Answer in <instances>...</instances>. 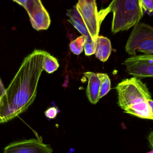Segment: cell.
I'll list each match as a JSON object with an SVG mask.
<instances>
[{
	"label": "cell",
	"mask_w": 153,
	"mask_h": 153,
	"mask_svg": "<svg viewBox=\"0 0 153 153\" xmlns=\"http://www.w3.org/2000/svg\"><path fill=\"white\" fill-rule=\"evenodd\" d=\"M46 52L36 49L22 61L15 76L0 96V124L26 111L34 102Z\"/></svg>",
	"instance_id": "1"
},
{
	"label": "cell",
	"mask_w": 153,
	"mask_h": 153,
	"mask_svg": "<svg viewBox=\"0 0 153 153\" xmlns=\"http://www.w3.org/2000/svg\"><path fill=\"white\" fill-rule=\"evenodd\" d=\"M118 104L124 112L144 119H153V101L146 84L133 77L122 80L116 87Z\"/></svg>",
	"instance_id": "2"
},
{
	"label": "cell",
	"mask_w": 153,
	"mask_h": 153,
	"mask_svg": "<svg viewBox=\"0 0 153 153\" xmlns=\"http://www.w3.org/2000/svg\"><path fill=\"white\" fill-rule=\"evenodd\" d=\"M110 12L113 13L111 31L113 34L134 27L144 14L141 0H113L107 8L99 13L101 24Z\"/></svg>",
	"instance_id": "3"
},
{
	"label": "cell",
	"mask_w": 153,
	"mask_h": 153,
	"mask_svg": "<svg viewBox=\"0 0 153 153\" xmlns=\"http://www.w3.org/2000/svg\"><path fill=\"white\" fill-rule=\"evenodd\" d=\"M126 52L131 56L137 52L144 54L153 55V28L144 23L134 26L125 46Z\"/></svg>",
	"instance_id": "4"
},
{
	"label": "cell",
	"mask_w": 153,
	"mask_h": 153,
	"mask_svg": "<svg viewBox=\"0 0 153 153\" xmlns=\"http://www.w3.org/2000/svg\"><path fill=\"white\" fill-rule=\"evenodd\" d=\"M76 9L81 15L92 39L96 41L101 23L96 0H78Z\"/></svg>",
	"instance_id": "5"
},
{
	"label": "cell",
	"mask_w": 153,
	"mask_h": 153,
	"mask_svg": "<svg viewBox=\"0 0 153 153\" xmlns=\"http://www.w3.org/2000/svg\"><path fill=\"white\" fill-rule=\"evenodd\" d=\"M124 65L128 74L141 79L153 76V55L132 56L125 60Z\"/></svg>",
	"instance_id": "6"
},
{
	"label": "cell",
	"mask_w": 153,
	"mask_h": 153,
	"mask_svg": "<svg viewBox=\"0 0 153 153\" xmlns=\"http://www.w3.org/2000/svg\"><path fill=\"white\" fill-rule=\"evenodd\" d=\"M23 7L34 29L39 31L49 28L51 23L50 16L40 0H27Z\"/></svg>",
	"instance_id": "7"
},
{
	"label": "cell",
	"mask_w": 153,
	"mask_h": 153,
	"mask_svg": "<svg viewBox=\"0 0 153 153\" xmlns=\"http://www.w3.org/2000/svg\"><path fill=\"white\" fill-rule=\"evenodd\" d=\"M50 146L46 144L40 138L11 143L4 150V153H52Z\"/></svg>",
	"instance_id": "8"
},
{
	"label": "cell",
	"mask_w": 153,
	"mask_h": 153,
	"mask_svg": "<svg viewBox=\"0 0 153 153\" xmlns=\"http://www.w3.org/2000/svg\"><path fill=\"white\" fill-rule=\"evenodd\" d=\"M88 80V85L86 88V94L89 101L92 104H96L99 100L100 81L97 73L87 72L84 73Z\"/></svg>",
	"instance_id": "9"
},
{
	"label": "cell",
	"mask_w": 153,
	"mask_h": 153,
	"mask_svg": "<svg viewBox=\"0 0 153 153\" xmlns=\"http://www.w3.org/2000/svg\"><path fill=\"white\" fill-rule=\"evenodd\" d=\"M111 42L106 37L99 36L96 39L95 56L101 62H107L111 53Z\"/></svg>",
	"instance_id": "10"
},
{
	"label": "cell",
	"mask_w": 153,
	"mask_h": 153,
	"mask_svg": "<svg viewBox=\"0 0 153 153\" xmlns=\"http://www.w3.org/2000/svg\"><path fill=\"white\" fill-rule=\"evenodd\" d=\"M66 15L68 18V22L82 34V36L87 38H91L88 30L81 17L78 13L75 5L72 9L67 10Z\"/></svg>",
	"instance_id": "11"
},
{
	"label": "cell",
	"mask_w": 153,
	"mask_h": 153,
	"mask_svg": "<svg viewBox=\"0 0 153 153\" xmlns=\"http://www.w3.org/2000/svg\"><path fill=\"white\" fill-rule=\"evenodd\" d=\"M43 70L48 74H52L56 71L59 67V63L56 58L46 52L43 58Z\"/></svg>",
	"instance_id": "12"
},
{
	"label": "cell",
	"mask_w": 153,
	"mask_h": 153,
	"mask_svg": "<svg viewBox=\"0 0 153 153\" xmlns=\"http://www.w3.org/2000/svg\"><path fill=\"white\" fill-rule=\"evenodd\" d=\"M97 74L100 81L99 98L101 99L107 94L110 91L111 82L109 76L106 74L97 73Z\"/></svg>",
	"instance_id": "13"
},
{
	"label": "cell",
	"mask_w": 153,
	"mask_h": 153,
	"mask_svg": "<svg viewBox=\"0 0 153 153\" xmlns=\"http://www.w3.org/2000/svg\"><path fill=\"white\" fill-rule=\"evenodd\" d=\"M86 38V37L81 36L72 41L69 45L71 52L76 55H79L82 53Z\"/></svg>",
	"instance_id": "14"
},
{
	"label": "cell",
	"mask_w": 153,
	"mask_h": 153,
	"mask_svg": "<svg viewBox=\"0 0 153 153\" xmlns=\"http://www.w3.org/2000/svg\"><path fill=\"white\" fill-rule=\"evenodd\" d=\"M87 38V37H86ZM96 41H93L91 38H87L84 45V53L87 56L94 54L96 48Z\"/></svg>",
	"instance_id": "15"
},
{
	"label": "cell",
	"mask_w": 153,
	"mask_h": 153,
	"mask_svg": "<svg viewBox=\"0 0 153 153\" xmlns=\"http://www.w3.org/2000/svg\"><path fill=\"white\" fill-rule=\"evenodd\" d=\"M141 5L143 11L148 15L152 16L153 10V0H141Z\"/></svg>",
	"instance_id": "16"
},
{
	"label": "cell",
	"mask_w": 153,
	"mask_h": 153,
	"mask_svg": "<svg viewBox=\"0 0 153 153\" xmlns=\"http://www.w3.org/2000/svg\"><path fill=\"white\" fill-rule=\"evenodd\" d=\"M59 111L58 109L55 107H51L48 109L45 112V115L46 117L49 119H54L56 117Z\"/></svg>",
	"instance_id": "17"
},
{
	"label": "cell",
	"mask_w": 153,
	"mask_h": 153,
	"mask_svg": "<svg viewBox=\"0 0 153 153\" xmlns=\"http://www.w3.org/2000/svg\"><path fill=\"white\" fill-rule=\"evenodd\" d=\"M13 1L17 3L18 4H19V5L23 7L24 4H26L27 0H13Z\"/></svg>",
	"instance_id": "18"
},
{
	"label": "cell",
	"mask_w": 153,
	"mask_h": 153,
	"mask_svg": "<svg viewBox=\"0 0 153 153\" xmlns=\"http://www.w3.org/2000/svg\"><path fill=\"white\" fill-rule=\"evenodd\" d=\"M5 89L4 88V86L0 78V96L3 93Z\"/></svg>",
	"instance_id": "19"
},
{
	"label": "cell",
	"mask_w": 153,
	"mask_h": 153,
	"mask_svg": "<svg viewBox=\"0 0 153 153\" xmlns=\"http://www.w3.org/2000/svg\"><path fill=\"white\" fill-rule=\"evenodd\" d=\"M146 153H153V150H152V151H151V152H147Z\"/></svg>",
	"instance_id": "20"
}]
</instances>
